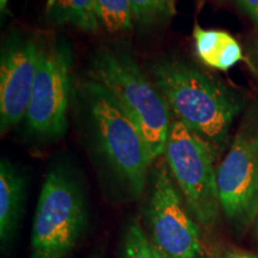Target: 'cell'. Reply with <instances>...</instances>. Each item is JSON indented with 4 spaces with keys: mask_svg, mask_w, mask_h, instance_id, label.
<instances>
[{
    "mask_svg": "<svg viewBox=\"0 0 258 258\" xmlns=\"http://www.w3.org/2000/svg\"><path fill=\"white\" fill-rule=\"evenodd\" d=\"M151 72L170 110L218 157L243 102L225 85L180 60L159 61Z\"/></svg>",
    "mask_w": 258,
    "mask_h": 258,
    "instance_id": "6da1fadb",
    "label": "cell"
},
{
    "mask_svg": "<svg viewBox=\"0 0 258 258\" xmlns=\"http://www.w3.org/2000/svg\"><path fill=\"white\" fill-rule=\"evenodd\" d=\"M89 76L135 122L146 139L153 160L159 159L165 152L171 123L170 108L156 85L131 56L111 49L97 51Z\"/></svg>",
    "mask_w": 258,
    "mask_h": 258,
    "instance_id": "7a4b0ae2",
    "label": "cell"
},
{
    "mask_svg": "<svg viewBox=\"0 0 258 258\" xmlns=\"http://www.w3.org/2000/svg\"><path fill=\"white\" fill-rule=\"evenodd\" d=\"M85 92L99 153L129 192L140 196L154 161L146 139L104 88L89 82Z\"/></svg>",
    "mask_w": 258,
    "mask_h": 258,
    "instance_id": "3957f363",
    "label": "cell"
},
{
    "mask_svg": "<svg viewBox=\"0 0 258 258\" xmlns=\"http://www.w3.org/2000/svg\"><path fill=\"white\" fill-rule=\"evenodd\" d=\"M88 207L78 179L63 166L48 171L31 230L30 258H67L85 231Z\"/></svg>",
    "mask_w": 258,
    "mask_h": 258,
    "instance_id": "277c9868",
    "label": "cell"
},
{
    "mask_svg": "<svg viewBox=\"0 0 258 258\" xmlns=\"http://www.w3.org/2000/svg\"><path fill=\"white\" fill-rule=\"evenodd\" d=\"M170 173L199 225L212 227L220 213L217 156L211 146L178 120L171 122L164 152Z\"/></svg>",
    "mask_w": 258,
    "mask_h": 258,
    "instance_id": "5b68a950",
    "label": "cell"
},
{
    "mask_svg": "<svg viewBox=\"0 0 258 258\" xmlns=\"http://www.w3.org/2000/svg\"><path fill=\"white\" fill-rule=\"evenodd\" d=\"M146 218L148 237L164 258L203 257L199 224L186 208L166 160H159L153 171Z\"/></svg>",
    "mask_w": 258,
    "mask_h": 258,
    "instance_id": "8992f818",
    "label": "cell"
},
{
    "mask_svg": "<svg viewBox=\"0 0 258 258\" xmlns=\"http://www.w3.org/2000/svg\"><path fill=\"white\" fill-rule=\"evenodd\" d=\"M220 209L234 228L245 231L258 218V122L241 124L217 167Z\"/></svg>",
    "mask_w": 258,
    "mask_h": 258,
    "instance_id": "52a82bcc",
    "label": "cell"
},
{
    "mask_svg": "<svg viewBox=\"0 0 258 258\" xmlns=\"http://www.w3.org/2000/svg\"><path fill=\"white\" fill-rule=\"evenodd\" d=\"M72 64V50L66 43L41 46L25 121L32 133L43 140L61 137L67 128Z\"/></svg>",
    "mask_w": 258,
    "mask_h": 258,
    "instance_id": "ba28073f",
    "label": "cell"
},
{
    "mask_svg": "<svg viewBox=\"0 0 258 258\" xmlns=\"http://www.w3.org/2000/svg\"><path fill=\"white\" fill-rule=\"evenodd\" d=\"M41 46L32 38L15 35L0 55V129L5 133L27 114L38 69Z\"/></svg>",
    "mask_w": 258,
    "mask_h": 258,
    "instance_id": "9c48e42d",
    "label": "cell"
},
{
    "mask_svg": "<svg viewBox=\"0 0 258 258\" xmlns=\"http://www.w3.org/2000/svg\"><path fill=\"white\" fill-rule=\"evenodd\" d=\"M27 182L23 173L3 159L0 163V240L5 247L14 239L23 215Z\"/></svg>",
    "mask_w": 258,
    "mask_h": 258,
    "instance_id": "30bf717a",
    "label": "cell"
},
{
    "mask_svg": "<svg viewBox=\"0 0 258 258\" xmlns=\"http://www.w3.org/2000/svg\"><path fill=\"white\" fill-rule=\"evenodd\" d=\"M196 53L203 63L220 71H227L243 60V51L238 41L222 30H206L194 27Z\"/></svg>",
    "mask_w": 258,
    "mask_h": 258,
    "instance_id": "8fae6325",
    "label": "cell"
},
{
    "mask_svg": "<svg viewBox=\"0 0 258 258\" xmlns=\"http://www.w3.org/2000/svg\"><path fill=\"white\" fill-rule=\"evenodd\" d=\"M44 18L51 24L72 25L84 31H95L101 25L95 0H47Z\"/></svg>",
    "mask_w": 258,
    "mask_h": 258,
    "instance_id": "7c38bea8",
    "label": "cell"
},
{
    "mask_svg": "<svg viewBox=\"0 0 258 258\" xmlns=\"http://www.w3.org/2000/svg\"><path fill=\"white\" fill-rule=\"evenodd\" d=\"M98 19L111 32L128 30L133 24L129 0H95Z\"/></svg>",
    "mask_w": 258,
    "mask_h": 258,
    "instance_id": "4fadbf2b",
    "label": "cell"
},
{
    "mask_svg": "<svg viewBox=\"0 0 258 258\" xmlns=\"http://www.w3.org/2000/svg\"><path fill=\"white\" fill-rule=\"evenodd\" d=\"M122 258H164L154 246L140 221L133 220L125 227L122 240Z\"/></svg>",
    "mask_w": 258,
    "mask_h": 258,
    "instance_id": "5bb4252c",
    "label": "cell"
},
{
    "mask_svg": "<svg viewBox=\"0 0 258 258\" xmlns=\"http://www.w3.org/2000/svg\"><path fill=\"white\" fill-rule=\"evenodd\" d=\"M133 21L152 24L166 21L176 14V0H129Z\"/></svg>",
    "mask_w": 258,
    "mask_h": 258,
    "instance_id": "9a60e30c",
    "label": "cell"
},
{
    "mask_svg": "<svg viewBox=\"0 0 258 258\" xmlns=\"http://www.w3.org/2000/svg\"><path fill=\"white\" fill-rule=\"evenodd\" d=\"M237 3L258 25V0H237Z\"/></svg>",
    "mask_w": 258,
    "mask_h": 258,
    "instance_id": "2e32d148",
    "label": "cell"
},
{
    "mask_svg": "<svg viewBox=\"0 0 258 258\" xmlns=\"http://www.w3.org/2000/svg\"><path fill=\"white\" fill-rule=\"evenodd\" d=\"M221 258H258L257 253L249 252V251H239V250H233L230 251Z\"/></svg>",
    "mask_w": 258,
    "mask_h": 258,
    "instance_id": "e0dca14e",
    "label": "cell"
},
{
    "mask_svg": "<svg viewBox=\"0 0 258 258\" xmlns=\"http://www.w3.org/2000/svg\"><path fill=\"white\" fill-rule=\"evenodd\" d=\"M6 6H8V0H0V10L3 12L6 10Z\"/></svg>",
    "mask_w": 258,
    "mask_h": 258,
    "instance_id": "ac0fdd59",
    "label": "cell"
},
{
    "mask_svg": "<svg viewBox=\"0 0 258 258\" xmlns=\"http://www.w3.org/2000/svg\"><path fill=\"white\" fill-rule=\"evenodd\" d=\"M257 226H258V218H257Z\"/></svg>",
    "mask_w": 258,
    "mask_h": 258,
    "instance_id": "d6986e66",
    "label": "cell"
}]
</instances>
